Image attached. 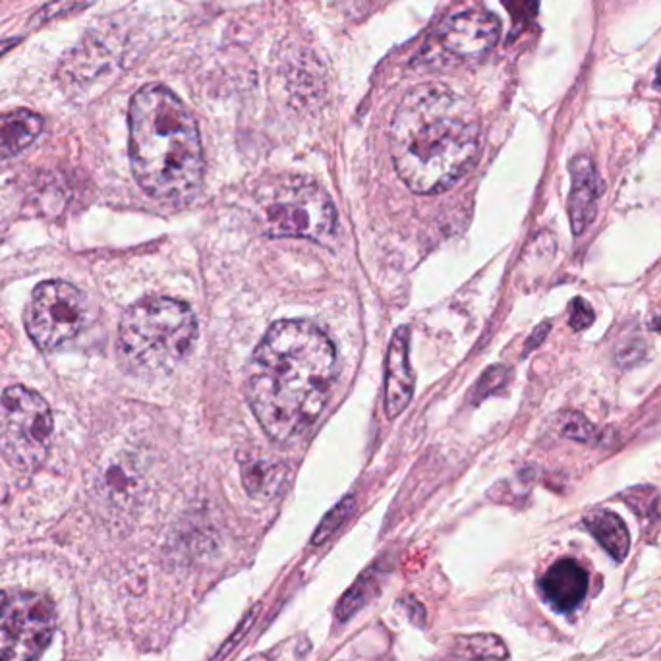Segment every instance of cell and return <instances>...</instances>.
I'll return each mask as SVG.
<instances>
[{
    "instance_id": "24",
    "label": "cell",
    "mask_w": 661,
    "mask_h": 661,
    "mask_svg": "<svg viewBox=\"0 0 661 661\" xmlns=\"http://www.w3.org/2000/svg\"><path fill=\"white\" fill-rule=\"evenodd\" d=\"M22 41V37H10V39H2L0 41V57H4L10 49H14L18 43Z\"/></svg>"
},
{
    "instance_id": "27",
    "label": "cell",
    "mask_w": 661,
    "mask_h": 661,
    "mask_svg": "<svg viewBox=\"0 0 661 661\" xmlns=\"http://www.w3.org/2000/svg\"><path fill=\"white\" fill-rule=\"evenodd\" d=\"M658 86L661 87V66H660V70H658Z\"/></svg>"
},
{
    "instance_id": "3",
    "label": "cell",
    "mask_w": 661,
    "mask_h": 661,
    "mask_svg": "<svg viewBox=\"0 0 661 661\" xmlns=\"http://www.w3.org/2000/svg\"><path fill=\"white\" fill-rule=\"evenodd\" d=\"M130 163L147 196L163 203L190 202L202 184L198 124L169 87L145 86L130 103Z\"/></svg>"
},
{
    "instance_id": "18",
    "label": "cell",
    "mask_w": 661,
    "mask_h": 661,
    "mask_svg": "<svg viewBox=\"0 0 661 661\" xmlns=\"http://www.w3.org/2000/svg\"><path fill=\"white\" fill-rule=\"evenodd\" d=\"M93 2L95 0H51L43 8H39V12L35 14L31 26L37 28V26L49 24V22H53L57 18H64V16H70V14L84 12Z\"/></svg>"
},
{
    "instance_id": "12",
    "label": "cell",
    "mask_w": 661,
    "mask_h": 661,
    "mask_svg": "<svg viewBox=\"0 0 661 661\" xmlns=\"http://www.w3.org/2000/svg\"><path fill=\"white\" fill-rule=\"evenodd\" d=\"M571 176L573 188L569 198V217L576 236L592 225L598 213V198H600V180L596 167L590 157L576 155L571 161Z\"/></svg>"
},
{
    "instance_id": "6",
    "label": "cell",
    "mask_w": 661,
    "mask_h": 661,
    "mask_svg": "<svg viewBox=\"0 0 661 661\" xmlns=\"http://www.w3.org/2000/svg\"><path fill=\"white\" fill-rule=\"evenodd\" d=\"M53 430V412L37 391L14 385L2 393L0 453L12 466L37 468L49 453Z\"/></svg>"
},
{
    "instance_id": "8",
    "label": "cell",
    "mask_w": 661,
    "mask_h": 661,
    "mask_svg": "<svg viewBox=\"0 0 661 661\" xmlns=\"http://www.w3.org/2000/svg\"><path fill=\"white\" fill-rule=\"evenodd\" d=\"M501 35L499 20L482 10H464L447 16L424 43L416 66L445 68L489 53Z\"/></svg>"
},
{
    "instance_id": "22",
    "label": "cell",
    "mask_w": 661,
    "mask_h": 661,
    "mask_svg": "<svg viewBox=\"0 0 661 661\" xmlns=\"http://www.w3.org/2000/svg\"><path fill=\"white\" fill-rule=\"evenodd\" d=\"M594 317H596L594 308L586 300H582V298L573 300V304H571V321L569 323H571V327L575 331H582V329L590 327L594 323Z\"/></svg>"
},
{
    "instance_id": "26",
    "label": "cell",
    "mask_w": 661,
    "mask_h": 661,
    "mask_svg": "<svg viewBox=\"0 0 661 661\" xmlns=\"http://www.w3.org/2000/svg\"><path fill=\"white\" fill-rule=\"evenodd\" d=\"M246 661H271V660H269V658H267L265 654H256V656H252L250 660H246Z\"/></svg>"
},
{
    "instance_id": "11",
    "label": "cell",
    "mask_w": 661,
    "mask_h": 661,
    "mask_svg": "<svg viewBox=\"0 0 661 661\" xmlns=\"http://www.w3.org/2000/svg\"><path fill=\"white\" fill-rule=\"evenodd\" d=\"M540 588L547 604L561 613H569L588 592V573L575 559H561L542 576Z\"/></svg>"
},
{
    "instance_id": "21",
    "label": "cell",
    "mask_w": 661,
    "mask_h": 661,
    "mask_svg": "<svg viewBox=\"0 0 661 661\" xmlns=\"http://www.w3.org/2000/svg\"><path fill=\"white\" fill-rule=\"evenodd\" d=\"M259 605H256L252 611H248L246 615H244V619H242V623H240V627L234 631V634L230 636L229 640L221 646V650L217 652V656L213 658L211 661H219L221 658H227L229 656L230 652L234 650V646L238 644V642H242L244 640V636L248 634V631H250V627L254 625V621H256V617H258L259 613Z\"/></svg>"
},
{
    "instance_id": "2",
    "label": "cell",
    "mask_w": 661,
    "mask_h": 661,
    "mask_svg": "<svg viewBox=\"0 0 661 661\" xmlns=\"http://www.w3.org/2000/svg\"><path fill=\"white\" fill-rule=\"evenodd\" d=\"M480 151V122L451 87L422 84L404 95L391 126V155L404 184L437 194L468 173Z\"/></svg>"
},
{
    "instance_id": "13",
    "label": "cell",
    "mask_w": 661,
    "mask_h": 661,
    "mask_svg": "<svg viewBox=\"0 0 661 661\" xmlns=\"http://www.w3.org/2000/svg\"><path fill=\"white\" fill-rule=\"evenodd\" d=\"M43 118L26 109L0 115V159L14 157L37 140L43 132Z\"/></svg>"
},
{
    "instance_id": "9",
    "label": "cell",
    "mask_w": 661,
    "mask_h": 661,
    "mask_svg": "<svg viewBox=\"0 0 661 661\" xmlns=\"http://www.w3.org/2000/svg\"><path fill=\"white\" fill-rule=\"evenodd\" d=\"M86 296L66 281L37 285L26 312V329L41 350H55L74 339L86 321Z\"/></svg>"
},
{
    "instance_id": "16",
    "label": "cell",
    "mask_w": 661,
    "mask_h": 661,
    "mask_svg": "<svg viewBox=\"0 0 661 661\" xmlns=\"http://www.w3.org/2000/svg\"><path fill=\"white\" fill-rule=\"evenodd\" d=\"M242 480H244V488L252 497L271 499L283 488L285 468L265 460L248 462L242 468Z\"/></svg>"
},
{
    "instance_id": "14",
    "label": "cell",
    "mask_w": 661,
    "mask_h": 661,
    "mask_svg": "<svg viewBox=\"0 0 661 661\" xmlns=\"http://www.w3.org/2000/svg\"><path fill=\"white\" fill-rule=\"evenodd\" d=\"M584 526L586 530L598 540V544L604 547L605 551L615 559V561H625L631 549V534L623 518L607 509L592 511L584 517Z\"/></svg>"
},
{
    "instance_id": "1",
    "label": "cell",
    "mask_w": 661,
    "mask_h": 661,
    "mask_svg": "<svg viewBox=\"0 0 661 661\" xmlns=\"http://www.w3.org/2000/svg\"><path fill=\"white\" fill-rule=\"evenodd\" d=\"M337 377L331 339L310 321H277L261 339L246 374V397L259 426L288 443L321 416Z\"/></svg>"
},
{
    "instance_id": "17",
    "label": "cell",
    "mask_w": 661,
    "mask_h": 661,
    "mask_svg": "<svg viewBox=\"0 0 661 661\" xmlns=\"http://www.w3.org/2000/svg\"><path fill=\"white\" fill-rule=\"evenodd\" d=\"M375 582L372 578L364 576L360 578L345 596L341 598V602L337 605V619L339 621H348L356 611H360L364 605L368 604V600L374 596Z\"/></svg>"
},
{
    "instance_id": "10",
    "label": "cell",
    "mask_w": 661,
    "mask_h": 661,
    "mask_svg": "<svg viewBox=\"0 0 661 661\" xmlns=\"http://www.w3.org/2000/svg\"><path fill=\"white\" fill-rule=\"evenodd\" d=\"M410 333L401 327L391 339L385 368V410L389 418H397L412 399L414 374L408 362Z\"/></svg>"
},
{
    "instance_id": "20",
    "label": "cell",
    "mask_w": 661,
    "mask_h": 661,
    "mask_svg": "<svg viewBox=\"0 0 661 661\" xmlns=\"http://www.w3.org/2000/svg\"><path fill=\"white\" fill-rule=\"evenodd\" d=\"M557 428L561 435L573 439V441H580L586 443L594 437V426L578 412H565L559 416L557 420Z\"/></svg>"
},
{
    "instance_id": "15",
    "label": "cell",
    "mask_w": 661,
    "mask_h": 661,
    "mask_svg": "<svg viewBox=\"0 0 661 661\" xmlns=\"http://www.w3.org/2000/svg\"><path fill=\"white\" fill-rule=\"evenodd\" d=\"M453 658L457 661H501L509 658V650L497 634H466L455 638Z\"/></svg>"
},
{
    "instance_id": "19",
    "label": "cell",
    "mask_w": 661,
    "mask_h": 661,
    "mask_svg": "<svg viewBox=\"0 0 661 661\" xmlns=\"http://www.w3.org/2000/svg\"><path fill=\"white\" fill-rule=\"evenodd\" d=\"M352 507H354V499L352 497H348L343 503H339L327 517L321 520V524H319V528H317V532L314 534V538H312V544L319 546V544L327 542L341 528V524L350 515Z\"/></svg>"
},
{
    "instance_id": "7",
    "label": "cell",
    "mask_w": 661,
    "mask_h": 661,
    "mask_svg": "<svg viewBox=\"0 0 661 661\" xmlns=\"http://www.w3.org/2000/svg\"><path fill=\"white\" fill-rule=\"evenodd\" d=\"M57 629L55 604L35 592H0V661H37Z\"/></svg>"
},
{
    "instance_id": "5",
    "label": "cell",
    "mask_w": 661,
    "mask_h": 661,
    "mask_svg": "<svg viewBox=\"0 0 661 661\" xmlns=\"http://www.w3.org/2000/svg\"><path fill=\"white\" fill-rule=\"evenodd\" d=\"M259 225L271 236L329 242L337 230V211L327 192L304 176L265 180L254 198Z\"/></svg>"
},
{
    "instance_id": "25",
    "label": "cell",
    "mask_w": 661,
    "mask_h": 661,
    "mask_svg": "<svg viewBox=\"0 0 661 661\" xmlns=\"http://www.w3.org/2000/svg\"><path fill=\"white\" fill-rule=\"evenodd\" d=\"M547 329H549V323L542 325V327H538V329H536V335H534V339L528 343V346H530V348H534V346L538 345V341H542V339L546 337Z\"/></svg>"
},
{
    "instance_id": "4",
    "label": "cell",
    "mask_w": 661,
    "mask_h": 661,
    "mask_svg": "<svg viewBox=\"0 0 661 661\" xmlns=\"http://www.w3.org/2000/svg\"><path fill=\"white\" fill-rule=\"evenodd\" d=\"M198 321L174 298H145L118 325V360L130 374L153 377L174 370L194 348Z\"/></svg>"
},
{
    "instance_id": "23",
    "label": "cell",
    "mask_w": 661,
    "mask_h": 661,
    "mask_svg": "<svg viewBox=\"0 0 661 661\" xmlns=\"http://www.w3.org/2000/svg\"><path fill=\"white\" fill-rule=\"evenodd\" d=\"M507 8L515 16V20H532L538 12V0H505Z\"/></svg>"
}]
</instances>
